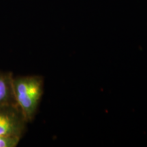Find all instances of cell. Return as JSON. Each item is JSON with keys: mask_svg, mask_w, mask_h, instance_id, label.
<instances>
[{"mask_svg": "<svg viewBox=\"0 0 147 147\" xmlns=\"http://www.w3.org/2000/svg\"><path fill=\"white\" fill-rule=\"evenodd\" d=\"M12 84L16 105L27 122H32L44 93L43 77L36 75L13 77Z\"/></svg>", "mask_w": 147, "mask_h": 147, "instance_id": "6da1fadb", "label": "cell"}, {"mask_svg": "<svg viewBox=\"0 0 147 147\" xmlns=\"http://www.w3.org/2000/svg\"><path fill=\"white\" fill-rule=\"evenodd\" d=\"M27 123L16 104L0 106V135L22 138L26 131Z\"/></svg>", "mask_w": 147, "mask_h": 147, "instance_id": "7a4b0ae2", "label": "cell"}, {"mask_svg": "<svg viewBox=\"0 0 147 147\" xmlns=\"http://www.w3.org/2000/svg\"><path fill=\"white\" fill-rule=\"evenodd\" d=\"M13 74L0 71V106L16 104L13 91Z\"/></svg>", "mask_w": 147, "mask_h": 147, "instance_id": "3957f363", "label": "cell"}, {"mask_svg": "<svg viewBox=\"0 0 147 147\" xmlns=\"http://www.w3.org/2000/svg\"><path fill=\"white\" fill-rule=\"evenodd\" d=\"M21 140L19 137L0 135V147H16Z\"/></svg>", "mask_w": 147, "mask_h": 147, "instance_id": "277c9868", "label": "cell"}]
</instances>
